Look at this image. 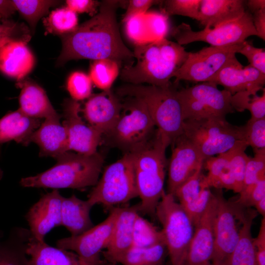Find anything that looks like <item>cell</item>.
Segmentation results:
<instances>
[{
	"mask_svg": "<svg viewBox=\"0 0 265 265\" xmlns=\"http://www.w3.org/2000/svg\"><path fill=\"white\" fill-rule=\"evenodd\" d=\"M243 0H201L198 21L205 28H212L236 19L246 11Z\"/></svg>",
	"mask_w": 265,
	"mask_h": 265,
	"instance_id": "cell-27",
	"label": "cell"
},
{
	"mask_svg": "<svg viewBox=\"0 0 265 265\" xmlns=\"http://www.w3.org/2000/svg\"><path fill=\"white\" fill-rule=\"evenodd\" d=\"M216 208V197L215 193H213L205 211L194 227L185 265H212L213 250V226Z\"/></svg>",
	"mask_w": 265,
	"mask_h": 265,
	"instance_id": "cell-20",
	"label": "cell"
},
{
	"mask_svg": "<svg viewBox=\"0 0 265 265\" xmlns=\"http://www.w3.org/2000/svg\"><path fill=\"white\" fill-rule=\"evenodd\" d=\"M47 32L62 35L74 30L78 26L77 13L65 7L53 10L43 20Z\"/></svg>",
	"mask_w": 265,
	"mask_h": 265,
	"instance_id": "cell-35",
	"label": "cell"
},
{
	"mask_svg": "<svg viewBox=\"0 0 265 265\" xmlns=\"http://www.w3.org/2000/svg\"><path fill=\"white\" fill-rule=\"evenodd\" d=\"M208 82L222 86L232 95L245 91L257 93L264 88L265 74L249 65L243 66L235 55Z\"/></svg>",
	"mask_w": 265,
	"mask_h": 265,
	"instance_id": "cell-17",
	"label": "cell"
},
{
	"mask_svg": "<svg viewBox=\"0 0 265 265\" xmlns=\"http://www.w3.org/2000/svg\"><path fill=\"white\" fill-rule=\"evenodd\" d=\"M12 0H0V19L1 21L9 20L16 11Z\"/></svg>",
	"mask_w": 265,
	"mask_h": 265,
	"instance_id": "cell-53",
	"label": "cell"
},
{
	"mask_svg": "<svg viewBox=\"0 0 265 265\" xmlns=\"http://www.w3.org/2000/svg\"><path fill=\"white\" fill-rule=\"evenodd\" d=\"M139 214L138 204L120 208L109 242L102 252L106 261L117 264L132 247L134 224Z\"/></svg>",
	"mask_w": 265,
	"mask_h": 265,
	"instance_id": "cell-23",
	"label": "cell"
},
{
	"mask_svg": "<svg viewBox=\"0 0 265 265\" xmlns=\"http://www.w3.org/2000/svg\"><path fill=\"white\" fill-rule=\"evenodd\" d=\"M93 206L87 200H81L74 194L62 197L61 203V225L72 236L80 235L94 226L90 216Z\"/></svg>",
	"mask_w": 265,
	"mask_h": 265,
	"instance_id": "cell-29",
	"label": "cell"
},
{
	"mask_svg": "<svg viewBox=\"0 0 265 265\" xmlns=\"http://www.w3.org/2000/svg\"><path fill=\"white\" fill-rule=\"evenodd\" d=\"M67 7L76 13H86L93 16L98 11L100 2L94 0H67Z\"/></svg>",
	"mask_w": 265,
	"mask_h": 265,
	"instance_id": "cell-50",
	"label": "cell"
},
{
	"mask_svg": "<svg viewBox=\"0 0 265 265\" xmlns=\"http://www.w3.org/2000/svg\"><path fill=\"white\" fill-rule=\"evenodd\" d=\"M262 95L245 91L237 93L231 97V105L234 110L239 112L248 110L252 119L265 118V89Z\"/></svg>",
	"mask_w": 265,
	"mask_h": 265,
	"instance_id": "cell-37",
	"label": "cell"
},
{
	"mask_svg": "<svg viewBox=\"0 0 265 265\" xmlns=\"http://www.w3.org/2000/svg\"><path fill=\"white\" fill-rule=\"evenodd\" d=\"M29 265H105L106 261L101 258L84 259L74 252L52 246L40 241L30 235L26 248Z\"/></svg>",
	"mask_w": 265,
	"mask_h": 265,
	"instance_id": "cell-22",
	"label": "cell"
},
{
	"mask_svg": "<svg viewBox=\"0 0 265 265\" xmlns=\"http://www.w3.org/2000/svg\"><path fill=\"white\" fill-rule=\"evenodd\" d=\"M55 159L54 166L36 175L22 178L21 185L54 189H84L96 185L104 163V158L98 152L84 155L69 151Z\"/></svg>",
	"mask_w": 265,
	"mask_h": 265,
	"instance_id": "cell-3",
	"label": "cell"
},
{
	"mask_svg": "<svg viewBox=\"0 0 265 265\" xmlns=\"http://www.w3.org/2000/svg\"><path fill=\"white\" fill-rule=\"evenodd\" d=\"M29 230L14 229L9 238L0 245V265H29L26 253Z\"/></svg>",
	"mask_w": 265,
	"mask_h": 265,
	"instance_id": "cell-31",
	"label": "cell"
},
{
	"mask_svg": "<svg viewBox=\"0 0 265 265\" xmlns=\"http://www.w3.org/2000/svg\"><path fill=\"white\" fill-rule=\"evenodd\" d=\"M215 193L217 208L213 222V250L212 265H229L230 258L239 238L237 220L243 208L236 202L228 201L221 189Z\"/></svg>",
	"mask_w": 265,
	"mask_h": 265,
	"instance_id": "cell-12",
	"label": "cell"
},
{
	"mask_svg": "<svg viewBox=\"0 0 265 265\" xmlns=\"http://www.w3.org/2000/svg\"><path fill=\"white\" fill-rule=\"evenodd\" d=\"M170 145L172 154L168 166L167 193L174 195L180 186L203 167L205 159L184 133L173 140Z\"/></svg>",
	"mask_w": 265,
	"mask_h": 265,
	"instance_id": "cell-16",
	"label": "cell"
},
{
	"mask_svg": "<svg viewBox=\"0 0 265 265\" xmlns=\"http://www.w3.org/2000/svg\"><path fill=\"white\" fill-rule=\"evenodd\" d=\"M22 17L27 22L32 34L35 30L40 19L49 13V9L58 5L59 0H12Z\"/></svg>",
	"mask_w": 265,
	"mask_h": 265,
	"instance_id": "cell-33",
	"label": "cell"
},
{
	"mask_svg": "<svg viewBox=\"0 0 265 265\" xmlns=\"http://www.w3.org/2000/svg\"><path fill=\"white\" fill-rule=\"evenodd\" d=\"M180 265H185V264H181Z\"/></svg>",
	"mask_w": 265,
	"mask_h": 265,
	"instance_id": "cell-58",
	"label": "cell"
},
{
	"mask_svg": "<svg viewBox=\"0 0 265 265\" xmlns=\"http://www.w3.org/2000/svg\"><path fill=\"white\" fill-rule=\"evenodd\" d=\"M171 34L176 42L182 46L202 41L217 47L239 44L247 37L257 35L253 24L252 15L247 10L236 19L198 31H193L189 25L183 23L174 27Z\"/></svg>",
	"mask_w": 265,
	"mask_h": 265,
	"instance_id": "cell-11",
	"label": "cell"
},
{
	"mask_svg": "<svg viewBox=\"0 0 265 265\" xmlns=\"http://www.w3.org/2000/svg\"><path fill=\"white\" fill-rule=\"evenodd\" d=\"M41 124L40 119L29 117L19 109L9 112L0 119V144L13 140L27 146Z\"/></svg>",
	"mask_w": 265,
	"mask_h": 265,
	"instance_id": "cell-28",
	"label": "cell"
},
{
	"mask_svg": "<svg viewBox=\"0 0 265 265\" xmlns=\"http://www.w3.org/2000/svg\"><path fill=\"white\" fill-rule=\"evenodd\" d=\"M184 121L208 118L225 119L235 111L231 100L232 95L217 85L204 82L177 90Z\"/></svg>",
	"mask_w": 265,
	"mask_h": 265,
	"instance_id": "cell-10",
	"label": "cell"
},
{
	"mask_svg": "<svg viewBox=\"0 0 265 265\" xmlns=\"http://www.w3.org/2000/svg\"><path fill=\"white\" fill-rule=\"evenodd\" d=\"M171 141L157 129L144 148L132 153L138 197L139 212L154 217L163 194L167 159L165 151Z\"/></svg>",
	"mask_w": 265,
	"mask_h": 265,
	"instance_id": "cell-4",
	"label": "cell"
},
{
	"mask_svg": "<svg viewBox=\"0 0 265 265\" xmlns=\"http://www.w3.org/2000/svg\"><path fill=\"white\" fill-rule=\"evenodd\" d=\"M161 243H165L162 231L139 214L134 224L132 247L147 248Z\"/></svg>",
	"mask_w": 265,
	"mask_h": 265,
	"instance_id": "cell-36",
	"label": "cell"
},
{
	"mask_svg": "<svg viewBox=\"0 0 265 265\" xmlns=\"http://www.w3.org/2000/svg\"><path fill=\"white\" fill-rule=\"evenodd\" d=\"M167 253L165 243L147 248L132 247L118 263L123 265H164Z\"/></svg>",
	"mask_w": 265,
	"mask_h": 265,
	"instance_id": "cell-32",
	"label": "cell"
},
{
	"mask_svg": "<svg viewBox=\"0 0 265 265\" xmlns=\"http://www.w3.org/2000/svg\"><path fill=\"white\" fill-rule=\"evenodd\" d=\"M156 217L161 230L172 265L185 263L193 236L194 226L189 217L174 196L164 192L159 202Z\"/></svg>",
	"mask_w": 265,
	"mask_h": 265,
	"instance_id": "cell-8",
	"label": "cell"
},
{
	"mask_svg": "<svg viewBox=\"0 0 265 265\" xmlns=\"http://www.w3.org/2000/svg\"><path fill=\"white\" fill-rule=\"evenodd\" d=\"M257 213L249 210L243 212L239 238L230 258L229 265H257L251 227Z\"/></svg>",
	"mask_w": 265,
	"mask_h": 265,
	"instance_id": "cell-30",
	"label": "cell"
},
{
	"mask_svg": "<svg viewBox=\"0 0 265 265\" xmlns=\"http://www.w3.org/2000/svg\"><path fill=\"white\" fill-rule=\"evenodd\" d=\"M122 108L119 97L110 90L92 94L81 109L88 124L103 135L108 133L118 121Z\"/></svg>",
	"mask_w": 265,
	"mask_h": 265,
	"instance_id": "cell-18",
	"label": "cell"
},
{
	"mask_svg": "<svg viewBox=\"0 0 265 265\" xmlns=\"http://www.w3.org/2000/svg\"><path fill=\"white\" fill-rule=\"evenodd\" d=\"M60 115L45 119L33 133L30 143L36 144L41 157H51L55 159L69 151L66 130L60 122Z\"/></svg>",
	"mask_w": 265,
	"mask_h": 265,
	"instance_id": "cell-24",
	"label": "cell"
},
{
	"mask_svg": "<svg viewBox=\"0 0 265 265\" xmlns=\"http://www.w3.org/2000/svg\"><path fill=\"white\" fill-rule=\"evenodd\" d=\"M122 103L119 118L106 134L107 143L124 154L133 153L145 147L154 137L157 128L145 104L127 97Z\"/></svg>",
	"mask_w": 265,
	"mask_h": 265,
	"instance_id": "cell-6",
	"label": "cell"
},
{
	"mask_svg": "<svg viewBox=\"0 0 265 265\" xmlns=\"http://www.w3.org/2000/svg\"><path fill=\"white\" fill-rule=\"evenodd\" d=\"M183 132L205 160L246 142L241 127L230 124L225 118L186 120Z\"/></svg>",
	"mask_w": 265,
	"mask_h": 265,
	"instance_id": "cell-9",
	"label": "cell"
},
{
	"mask_svg": "<svg viewBox=\"0 0 265 265\" xmlns=\"http://www.w3.org/2000/svg\"><path fill=\"white\" fill-rule=\"evenodd\" d=\"M120 211V208H113L102 222L80 235L58 240L57 247L74 252L88 260L101 258L102 250L109 242Z\"/></svg>",
	"mask_w": 265,
	"mask_h": 265,
	"instance_id": "cell-14",
	"label": "cell"
},
{
	"mask_svg": "<svg viewBox=\"0 0 265 265\" xmlns=\"http://www.w3.org/2000/svg\"><path fill=\"white\" fill-rule=\"evenodd\" d=\"M252 15V21L257 36L265 40V8L257 11Z\"/></svg>",
	"mask_w": 265,
	"mask_h": 265,
	"instance_id": "cell-52",
	"label": "cell"
},
{
	"mask_svg": "<svg viewBox=\"0 0 265 265\" xmlns=\"http://www.w3.org/2000/svg\"><path fill=\"white\" fill-rule=\"evenodd\" d=\"M92 82L89 75L76 71L70 74L67 81V89L71 99L78 102L87 99L92 93Z\"/></svg>",
	"mask_w": 265,
	"mask_h": 265,
	"instance_id": "cell-40",
	"label": "cell"
},
{
	"mask_svg": "<svg viewBox=\"0 0 265 265\" xmlns=\"http://www.w3.org/2000/svg\"><path fill=\"white\" fill-rule=\"evenodd\" d=\"M35 57L21 41H11L0 49V71L17 81L25 78L32 71Z\"/></svg>",
	"mask_w": 265,
	"mask_h": 265,
	"instance_id": "cell-26",
	"label": "cell"
},
{
	"mask_svg": "<svg viewBox=\"0 0 265 265\" xmlns=\"http://www.w3.org/2000/svg\"><path fill=\"white\" fill-rule=\"evenodd\" d=\"M62 107V124L67 131L69 151L84 155L97 152L103 135L82 120L80 104L72 99H66Z\"/></svg>",
	"mask_w": 265,
	"mask_h": 265,
	"instance_id": "cell-15",
	"label": "cell"
},
{
	"mask_svg": "<svg viewBox=\"0 0 265 265\" xmlns=\"http://www.w3.org/2000/svg\"><path fill=\"white\" fill-rule=\"evenodd\" d=\"M21 89L19 108L27 116L47 119L59 115L51 103L46 92L40 86L27 78L17 81Z\"/></svg>",
	"mask_w": 265,
	"mask_h": 265,
	"instance_id": "cell-25",
	"label": "cell"
},
{
	"mask_svg": "<svg viewBox=\"0 0 265 265\" xmlns=\"http://www.w3.org/2000/svg\"><path fill=\"white\" fill-rule=\"evenodd\" d=\"M0 23V49L6 44L13 41L27 44L31 38L29 28L24 23L7 20Z\"/></svg>",
	"mask_w": 265,
	"mask_h": 265,
	"instance_id": "cell-39",
	"label": "cell"
},
{
	"mask_svg": "<svg viewBox=\"0 0 265 265\" xmlns=\"http://www.w3.org/2000/svg\"><path fill=\"white\" fill-rule=\"evenodd\" d=\"M229 159L226 152L214 157L207 158L204 162L205 168L208 171L205 180L207 185L210 187H216L218 178L223 170L228 165Z\"/></svg>",
	"mask_w": 265,
	"mask_h": 265,
	"instance_id": "cell-46",
	"label": "cell"
},
{
	"mask_svg": "<svg viewBox=\"0 0 265 265\" xmlns=\"http://www.w3.org/2000/svg\"><path fill=\"white\" fill-rule=\"evenodd\" d=\"M162 1V13L167 17L181 15L198 21L201 0H166Z\"/></svg>",
	"mask_w": 265,
	"mask_h": 265,
	"instance_id": "cell-41",
	"label": "cell"
},
{
	"mask_svg": "<svg viewBox=\"0 0 265 265\" xmlns=\"http://www.w3.org/2000/svg\"><path fill=\"white\" fill-rule=\"evenodd\" d=\"M117 265L116 264L109 263V262H107L106 261L105 264V265Z\"/></svg>",
	"mask_w": 265,
	"mask_h": 265,
	"instance_id": "cell-56",
	"label": "cell"
},
{
	"mask_svg": "<svg viewBox=\"0 0 265 265\" xmlns=\"http://www.w3.org/2000/svg\"><path fill=\"white\" fill-rule=\"evenodd\" d=\"M136 197L138 194L133 155L126 153L105 168L87 200L93 206L101 204L111 209L116 205L125 203Z\"/></svg>",
	"mask_w": 265,
	"mask_h": 265,
	"instance_id": "cell-7",
	"label": "cell"
},
{
	"mask_svg": "<svg viewBox=\"0 0 265 265\" xmlns=\"http://www.w3.org/2000/svg\"><path fill=\"white\" fill-rule=\"evenodd\" d=\"M125 1H102L96 14L72 31L60 35L62 49L56 66L81 59H110L120 65L132 64L134 54L121 37L116 16L117 9Z\"/></svg>",
	"mask_w": 265,
	"mask_h": 265,
	"instance_id": "cell-1",
	"label": "cell"
},
{
	"mask_svg": "<svg viewBox=\"0 0 265 265\" xmlns=\"http://www.w3.org/2000/svg\"><path fill=\"white\" fill-rule=\"evenodd\" d=\"M199 168L175 191L174 196L186 212L195 227L205 211L213 193Z\"/></svg>",
	"mask_w": 265,
	"mask_h": 265,
	"instance_id": "cell-21",
	"label": "cell"
},
{
	"mask_svg": "<svg viewBox=\"0 0 265 265\" xmlns=\"http://www.w3.org/2000/svg\"><path fill=\"white\" fill-rule=\"evenodd\" d=\"M248 146L246 142H243L226 152L229 166L236 183L238 193L242 188L246 165L251 158L245 153Z\"/></svg>",
	"mask_w": 265,
	"mask_h": 265,
	"instance_id": "cell-38",
	"label": "cell"
},
{
	"mask_svg": "<svg viewBox=\"0 0 265 265\" xmlns=\"http://www.w3.org/2000/svg\"><path fill=\"white\" fill-rule=\"evenodd\" d=\"M238 53L247 58L249 65L265 74V49L255 47L251 42L245 40Z\"/></svg>",
	"mask_w": 265,
	"mask_h": 265,
	"instance_id": "cell-48",
	"label": "cell"
},
{
	"mask_svg": "<svg viewBox=\"0 0 265 265\" xmlns=\"http://www.w3.org/2000/svg\"><path fill=\"white\" fill-rule=\"evenodd\" d=\"M239 194L236 202L238 205L243 208L254 206L257 202L265 197V180L243 187Z\"/></svg>",
	"mask_w": 265,
	"mask_h": 265,
	"instance_id": "cell-47",
	"label": "cell"
},
{
	"mask_svg": "<svg viewBox=\"0 0 265 265\" xmlns=\"http://www.w3.org/2000/svg\"><path fill=\"white\" fill-rule=\"evenodd\" d=\"M63 196L57 189L43 195L26 215L31 236L40 241L54 227L61 225Z\"/></svg>",
	"mask_w": 265,
	"mask_h": 265,
	"instance_id": "cell-19",
	"label": "cell"
},
{
	"mask_svg": "<svg viewBox=\"0 0 265 265\" xmlns=\"http://www.w3.org/2000/svg\"><path fill=\"white\" fill-rule=\"evenodd\" d=\"M134 60L124 66L120 79L128 84L165 87L186 60L189 52L178 43L162 38L135 46Z\"/></svg>",
	"mask_w": 265,
	"mask_h": 265,
	"instance_id": "cell-2",
	"label": "cell"
},
{
	"mask_svg": "<svg viewBox=\"0 0 265 265\" xmlns=\"http://www.w3.org/2000/svg\"><path fill=\"white\" fill-rule=\"evenodd\" d=\"M257 265H265V217L261 221L257 237L253 238Z\"/></svg>",
	"mask_w": 265,
	"mask_h": 265,
	"instance_id": "cell-51",
	"label": "cell"
},
{
	"mask_svg": "<svg viewBox=\"0 0 265 265\" xmlns=\"http://www.w3.org/2000/svg\"><path fill=\"white\" fill-rule=\"evenodd\" d=\"M257 211L263 216L265 217V197L257 202L254 205Z\"/></svg>",
	"mask_w": 265,
	"mask_h": 265,
	"instance_id": "cell-55",
	"label": "cell"
},
{
	"mask_svg": "<svg viewBox=\"0 0 265 265\" xmlns=\"http://www.w3.org/2000/svg\"><path fill=\"white\" fill-rule=\"evenodd\" d=\"M144 14L132 17L124 22L125 34L135 46L149 43Z\"/></svg>",
	"mask_w": 265,
	"mask_h": 265,
	"instance_id": "cell-45",
	"label": "cell"
},
{
	"mask_svg": "<svg viewBox=\"0 0 265 265\" xmlns=\"http://www.w3.org/2000/svg\"><path fill=\"white\" fill-rule=\"evenodd\" d=\"M119 66L117 62L110 59L93 61L89 74L92 83L103 91L111 90L119 75Z\"/></svg>",
	"mask_w": 265,
	"mask_h": 265,
	"instance_id": "cell-34",
	"label": "cell"
},
{
	"mask_svg": "<svg viewBox=\"0 0 265 265\" xmlns=\"http://www.w3.org/2000/svg\"><path fill=\"white\" fill-rule=\"evenodd\" d=\"M159 0H130L128 1L126 11L122 17L123 22L135 16L146 13L153 5L159 3Z\"/></svg>",
	"mask_w": 265,
	"mask_h": 265,
	"instance_id": "cell-49",
	"label": "cell"
},
{
	"mask_svg": "<svg viewBox=\"0 0 265 265\" xmlns=\"http://www.w3.org/2000/svg\"><path fill=\"white\" fill-rule=\"evenodd\" d=\"M3 175V172L1 169L0 168V180L1 179Z\"/></svg>",
	"mask_w": 265,
	"mask_h": 265,
	"instance_id": "cell-57",
	"label": "cell"
},
{
	"mask_svg": "<svg viewBox=\"0 0 265 265\" xmlns=\"http://www.w3.org/2000/svg\"><path fill=\"white\" fill-rule=\"evenodd\" d=\"M241 128L248 146L254 150L265 149V118L250 119Z\"/></svg>",
	"mask_w": 265,
	"mask_h": 265,
	"instance_id": "cell-43",
	"label": "cell"
},
{
	"mask_svg": "<svg viewBox=\"0 0 265 265\" xmlns=\"http://www.w3.org/2000/svg\"><path fill=\"white\" fill-rule=\"evenodd\" d=\"M254 151V157L250 158L246 165L242 188L265 180V149Z\"/></svg>",
	"mask_w": 265,
	"mask_h": 265,
	"instance_id": "cell-44",
	"label": "cell"
},
{
	"mask_svg": "<svg viewBox=\"0 0 265 265\" xmlns=\"http://www.w3.org/2000/svg\"><path fill=\"white\" fill-rule=\"evenodd\" d=\"M245 4L250 11L253 13L261 9L265 8V0H249L246 1Z\"/></svg>",
	"mask_w": 265,
	"mask_h": 265,
	"instance_id": "cell-54",
	"label": "cell"
},
{
	"mask_svg": "<svg viewBox=\"0 0 265 265\" xmlns=\"http://www.w3.org/2000/svg\"><path fill=\"white\" fill-rule=\"evenodd\" d=\"M243 42L227 46H210L195 53L189 52L186 60L174 76V83L181 80L195 82L209 81L238 53Z\"/></svg>",
	"mask_w": 265,
	"mask_h": 265,
	"instance_id": "cell-13",
	"label": "cell"
},
{
	"mask_svg": "<svg viewBox=\"0 0 265 265\" xmlns=\"http://www.w3.org/2000/svg\"><path fill=\"white\" fill-rule=\"evenodd\" d=\"M177 90L165 87L126 84L116 89L119 97H133L146 106L157 129L171 142L183 133L184 120ZM171 144V143H170Z\"/></svg>",
	"mask_w": 265,
	"mask_h": 265,
	"instance_id": "cell-5",
	"label": "cell"
},
{
	"mask_svg": "<svg viewBox=\"0 0 265 265\" xmlns=\"http://www.w3.org/2000/svg\"><path fill=\"white\" fill-rule=\"evenodd\" d=\"M144 16L149 43L165 38L169 29L168 17L163 13L148 11Z\"/></svg>",
	"mask_w": 265,
	"mask_h": 265,
	"instance_id": "cell-42",
	"label": "cell"
}]
</instances>
